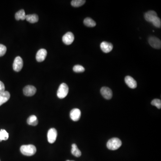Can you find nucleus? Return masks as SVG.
<instances>
[{
	"mask_svg": "<svg viewBox=\"0 0 161 161\" xmlns=\"http://www.w3.org/2000/svg\"><path fill=\"white\" fill-rule=\"evenodd\" d=\"M57 132L55 128H51L48 130V140L51 144L54 143L57 139Z\"/></svg>",
	"mask_w": 161,
	"mask_h": 161,
	"instance_id": "4",
	"label": "nucleus"
},
{
	"mask_svg": "<svg viewBox=\"0 0 161 161\" xmlns=\"http://www.w3.org/2000/svg\"><path fill=\"white\" fill-rule=\"evenodd\" d=\"M153 24V25L157 28H161V21L160 18L158 17H156L155 19L151 22Z\"/></svg>",
	"mask_w": 161,
	"mask_h": 161,
	"instance_id": "23",
	"label": "nucleus"
},
{
	"mask_svg": "<svg viewBox=\"0 0 161 161\" xmlns=\"http://www.w3.org/2000/svg\"><path fill=\"white\" fill-rule=\"evenodd\" d=\"M9 137V133L6 130H0V142H1L2 140H6L8 139Z\"/></svg>",
	"mask_w": 161,
	"mask_h": 161,
	"instance_id": "21",
	"label": "nucleus"
},
{
	"mask_svg": "<svg viewBox=\"0 0 161 161\" xmlns=\"http://www.w3.org/2000/svg\"><path fill=\"white\" fill-rule=\"evenodd\" d=\"M84 24L86 26L89 28H93L96 25L95 21L90 18H86L84 20Z\"/></svg>",
	"mask_w": 161,
	"mask_h": 161,
	"instance_id": "20",
	"label": "nucleus"
},
{
	"mask_svg": "<svg viewBox=\"0 0 161 161\" xmlns=\"http://www.w3.org/2000/svg\"><path fill=\"white\" fill-rule=\"evenodd\" d=\"M47 55V51L45 49H41L37 52L36 56V59L38 62L44 61Z\"/></svg>",
	"mask_w": 161,
	"mask_h": 161,
	"instance_id": "11",
	"label": "nucleus"
},
{
	"mask_svg": "<svg viewBox=\"0 0 161 161\" xmlns=\"http://www.w3.org/2000/svg\"><path fill=\"white\" fill-rule=\"evenodd\" d=\"M122 145L121 140L118 138H112L107 141L106 146L109 150H115L120 148Z\"/></svg>",
	"mask_w": 161,
	"mask_h": 161,
	"instance_id": "2",
	"label": "nucleus"
},
{
	"mask_svg": "<svg viewBox=\"0 0 161 161\" xmlns=\"http://www.w3.org/2000/svg\"><path fill=\"white\" fill-rule=\"evenodd\" d=\"M20 151L24 155L31 156L35 154L36 152V148L33 145H23L20 148Z\"/></svg>",
	"mask_w": 161,
	"mask_h": 161,
	"instance_id": "1",
	"label": "nucleus"
},
{
	"mask_svg": "<svg viewBox=\"0 0 161 161\" xmlns=\"http://www.w3.org/2000/svg\"><path fill=\"white\" fill-rule=\"evenodd\" d=\"M66 161H70V160H67Z\"/></svg>",
	"mask_w": 161,
	"mask_h": 161,
	"instance_id": "28",
	"label": "nucleus"
},
{
	"mask_svg": "<svg viewBox=\"0 0 161 161\" xmlns=\"http://www.w3.org/2000/svg\"><path fill=\"white\" fill-rule=\"evenodd\" d=\"M81 116V112L79 109H73L71 111L70 113V117L72 121H79Z\"/></svg>",
	"mask_w": 161,
	"mask_h": 161,
	"instance_id": "9",
	"label": "nucleus"
},
{
	"mask_svg": "<svg viewBox=\"0 0 161 161\" xmlns=\"http://www.w3.org/2000/svg\"><path fill=\"white\" fill-rule=\"evenodd\" d=\"M71 153L76 157H79L82 155L81 152L77 148V145L75 144H73L72 145Z\"/></svg>",
	"mask_w": 161,
	"mask_h": 161,
	"instance_id": "18",
	"label": "nucleus"
},
{
	"mask_svg": "<svg viewBox=\"0 0 161 161\" xmlns=\"http://www.w3.org/2000/svg\"><path fill=\"white\" fill-rule=\"evenodd\" d=\"M151 104L152 105L156 106L157 109H161V101L160 99H155L151 102Z\"/></svg>",
	"mask_w": 161,
	"mask_h": 161,
	"instance_id": "25",
	"label": "nucleus"
},
{
	"mask_svg": "<svg viewBox=\"0 0 161 161\" xmlns=\"http://www.w3.org/2000/svg\"><path fill=\"white\" fill-rule=\"evenodd\" d=\"M26 19L31 23H35L39 21V17L36 14H28L26 15Z\"/></svg>",
	"mask_w": 161,
	"mask_h": 161,
	"instance_id": "16",
	"label": "nucleus"
},
{
	"mask_svg": "<svg viewBox=\"0 0 161 161\" xmlns=\"http://www.w3.org/2000/svg\"><path fill=\"white\" fill-rule=\"evenodd\" d=\"M6 47L3 44H0V57L4 56L6 52Z\"/></svg>",
	"mask_w": 161,
	"mask_h": 161,
	"instance_id": "26",
	"label": "nucleus"
},
{
	"mask_svg": "<svg viewBox=\"0 0 161 161\" xmlns=\"http://www.w3.org/2000/svg\"><path fill=\"white\" fill-rule=\"evenodd\" d=\"M23 65V60L20 57H17L15 58L13 61V69L15 71L19 72L22 70Z\"/></svg>",
	"mask_w": 161,
	"mask_h": 161,
	"instance_id": "6",
	"label": "nucleus"
},
{
	"mask_svg": "<svg viewBox=\"0 0 161 161\" xmlns=\"http://www.w3.org/2000/svg\"><path fill=\"white\" fill-rule=\"evenodd\" d=\"M86 1L85 0H73L71 2V4L73 7H78L83 6Z\"/></svg>",
	"mask_w": 161,
	"mask_h": 161,
	"instance_id": "22",
	"label": "nucleus"
},
{
	"mask_svg": "<svg viewBox=\"0 0 161 161\" xmlns=\"http://www.w3.org/2000/svg\"><path fill=\"white\" fill-rule=\"evenodd\" d=\"M100 92L104 98L106 99H111L112 97V92L109 88L103 87L101 89Z\"/></svg>",
	"mask_w": 161,
	"mask_h": 161,
	"instance_id": "8",
	"label": "nucleus"
},
{
	"mask_svg": "<svg viewBox=\"0 0 161 161\" xmlns=\"http://www.w3.org/2000/svg\"><path fill=\"white\" fill-rule=\"evenodd\" d=\"M27 123L29 125H31V126H36L38 123V119L37 117L35 115H32L30 116L28 120H27Z\"/></svg>",
	"mask_w": 161,
	"mask_h": 161,
	"instance_id": "19",
	"label": "nucleus"
},
{
	"mask_svg": "<svg viewBox=\"0 0 161 161\" xmlns=\"http://www.w3.org/2000/svg\"><path fill=\"white\" fill-rule=\"evenodd\" d=\"M11 97L10 93L7 91H5L0 94V106L7 102Z\"/></svg>",
	"mask_w": 161,
	"mask_h": 161,
	"instance_id": "14",
	"label": "nucleus"
},
{
	"mask_svg": "<svg viewBox=\"0 0 161 161\" xmlns=\"http://www.w3.org/2000/svg\"><path fill=\"white\" fill-rule=\"evenodd\" d=\"M23 91L24 94L26 96H32L36 93V89L34 86L28 85L24 88Z\"/></svg>",
	"mask_w": 161,
	"mask_h": 161,
	"instance_id": "10",
	"label": "nucleus"
},
{
	"mask_svg": "<svg viewBox=\"0 0 161 161\" xmlns=\"http://www.w3.org/2000/svg\"><path fill=\"white\" fill-rule=\"evenodd\" d=\"M113 45L110 43L104 41L100 44V48L104 53H109L113 49Z\"/></svg>",
	"mask_w": 161,
	"mask_h": 161,
	"instance_id": "12",
	"label": "nucleus"
},
{
	"mask_svg": "<svg viewBox=\"0 0 161 161\" xmlns=\"http://www.w3.org/2000/svg\"><path fill=\"white\" fill-rule=\"evenodd\" d=\"M15 18L16 20H24L26 18V15L25 12L24 10H21L18 11L15 14Z\"/></svg>",
	"mask_w": 161,
	"mask_h": 161,
	"instance_id": "17",
	"label": "nucleus"
},
{
	"mask_svg": "<svg viewBox=\"0 0 161 161\" xmlns=\"http://www.w3.org/2000/svg\"><path fill=\"white\" fill-rule=\"evenodd\" d=\"M73 70L76 73H82L85 71V69L81 65H76L73 68Z\"/></svg>",
	"mask_w": 161,
	"mask_h": 161,
	"instance_id": "24",
	"label": "nucleus"
},
{
	"mask_svg": "<svg viewBox=\"0 0 161 161\" xmlns=\"http://www.w3.org/2000/svg\"><path fill=\"white\" fill-rule=\"evenodd\" d=\"M0 161H1V160H0Z\"/></svg>",
	"mask_w": 161,
	"mask_h": 161,
	"instance_id": "29",
	"label": "nucleus"
},
{
	"mask_svg": "<svg viewBox=\"0 0 161 161\" xmlns=\"http://www.w3.org/2000/svg\"><path fill=\"white\" fill-rule=\"evenodd\" d=\"M157 17L156 12L155 11H150L145 13L144 15L145 20L147 22H152L156 17Z\"/></svg>",
	"mask_w": 161,
	"mask_h": 161,
	"instance_id": "15",
	"label": "nucleus"
},
{
	"mask_svg": "<svg viewBox=\"0 0 161 161\" xmlns=\"http://www.w3.org/2000/svg\"><path fill=\"white\" fill-rule=\"evenodd\" d=\"M149 44L150 45L155 49H160L161 48V42L157 37L155 36H151L149 38Z\"/></svg>",
	"mask_w": 161,
	"mask_h": 161,
	"instance_id": "5",
	"label": "nucleus"
},
{
	"mask_svg": "<svg viewBox=\"0 0 161 161\" xmlns=\"http://www.w3.org/2000/svg\"><path fill=\"white\" fill-rule=\"evenodd\" d=\"M74 40V34L71 32L66 33L62 37V41L66 45H70L73 43Z\"/></svg>",
	"mask_w": 161,
	"mask_h": 161,
	"instance_id": "7",
	"label": "nucleus"
},
{
	"mask_svg": "<svg viewBox=\"0 0 161 161\" xmlns=\"http://www.w3.org/2000/svg\"><path fill=\"white\" fill-rule=\"evenodd\" d=\"M125 82L129 88L135 89L137 87V83L136 81L132 77L127 76L125 77Z\"/></svg>",
	"mask_w": 161,
	"mask_h": 161,
	"instance_id": "13",
	"label": "nucleus"
},
{
	"mask_svg": "<svg viewBox=\"0 0 161 161\" xmlns=\"http://www.w3.org/2000/svg\"><path fill=\"white\" fill-rule=\"evenodd\" d=\"M69 87L65 83L60 84L57 92V96L59 99H62L67 96L69 93Z\"/></svg>",
	"mask_w": 161,
	"mask_h": 161,
	"instance_id": "3",
	"label": "nucleus"
},
{
	"mask_svg": "<svg viewBox=\"0 0 161 161\" xmlns=\"http://www.w3.org/2000/svg\"><path fill=\"white\" fill-rule=\"evenodd\" d=\"M5 87L4 83L0 81V94L5 91Z\"/></svg>",
	"mask_w": 161,
	"mask_h": 161,
	"instance_id": "27",
	"label": "nucleus"
}]
</instances>
